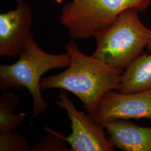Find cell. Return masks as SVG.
<instances>
[{
  "label": "cell",
  "mask_w": 151,
  "mask_h": 151,
  "mask_svg": "<svg viewBox=\"0 0 151 151\" xmlns=\"http://www.w3.org/2000/svg\"><path fill=\"white\" fill-rule=\"evenodd\" d=\"M65 49L70 56V65L62 73L43 78L40 89L60 88L72 92L92 117L104 96L110 91L117 90L123 71L84 54L72 39Z\"/></svg>",
  "instance_id": "6da1fadb"
},
{
  "label": "cell",
  "mask_w": 151,
  "mask_h": 151,
  "mask_svg": "<svg viewBox=\"0 0 151 151\" xmlns=\"http://www.w3.org/2000/svg\"><path fill=\"white\" fill-rule=\"evenodd\" d=\"M133 7L122 11L110 26L97 32L92 57L118 70L124 71L142 54L151 39V30L141 22Z\"/></svg>",
  "instance_id": "7a4b0ae2"
},
{
  "label": "cell",
  "mask_w": 151,
  "mask_h": 151,
  "mask_svg": "<svg viewBox=\"0 0 151 151\" xmlns=\"http://www.w3.org/2000/svg\"><path fill=\"white\" fill-rule=\"evenodd\" d=\"M19 55L16 63L0 65V88L4 91L11 88H27L33 99L32 118H37L48 107L42 96V76L49 70L67 68L70 56L67 52L53 54L44 52L35 43L32 33Z\"/></svg>",
  "instance_id": "3957f363"
},
{
  "label": "cell",
  "mask_w": 151,
  "mask_h": 151,
  "mask_svg": "<svg viewBox=\"0 0 151 151\" xmlns=\"http://www.w3.org/2000/svg\"><path fill=\"white\" fill-rule=\"evenodd\" d=\"M151 0H72L63 6L60 22L75 40L94 37L108 27L127 9L146 11Z\"/></svg>",
  "instance_id": "277c9868"
},
{
  "label": "cell",
  "mask_w": 151,
  "mask_h": 151,
  "mask_svg": "<svg viewBox=\"0 0 151 151\" xmlns=\"http://www.w3.org/2000/svg\"><path fill=\"white\" fill-rule=\"evenodd\" d=\"M56 104L66 110L71 122V134L65 139L70 151H113L114 146L105 135L104 127L88 114L78 110L67 94L61 90Z\"/></svg>",
  "instance_id": "5b68a950"
},
{
  "label": "cell",
  "mask_w": 151,
  "mask_h": 151,
  "mask_svg": "<svg viewBox=\"0 0 151 151\" xmlns=\"http://www.w3.org/2000/svg\"><path fill=\"white\" fill-rule=\"evenodd\" d=\"M92 118L101 124L120 119H151V90L128 93L110 91Z\"/></svg>",
  "instance_id": "8992f818"
},
{
  "label": "cell",
  "mask_w": 151,
  "mask_h": 151,
  "mask_svg": "<svg viewBox=\"0 0 151 151\" xmlns=\"http://www.w3.org/2000/svg\"><path fill=\"white\" fill-rule=\"evenodd\" d=\"M33 22L32 8L23 1L0 14V56L16 57L27 42Z\"/></svg>",
  "instance_id": "52a82bcc"
},
{
  "label": "cell",
  "mask_w": 151,
  "mask_h": 151,
  "mask_svg": "<svg viewBox=\"0 0 151 151\" xmlns=\"http://www.w3.org/2000/svg\"><path fill=\"white\" fill-rule=\"evenodd\" d=\"M113 146L125 151H151V127L116 120L102 124Z\"/></svg>",
  "instance_id": "ba28073f"
},
{
  "label": "cell",
  "mask_w": 151,
  "mask_h": 151,
  "mask_svg": "<svg viewBox=\"0 0 151 151\" xmlns=\"http://www.w3.org/2000/svg\"><path fill=\"white\" fill-rule=\"evenodd\" d=\"M151 90V54H141L121 75L116 91L128 93Z\"/></svg>",
  "instance_id": "9c48e42d"
},
{
  "label": "cell",
  "mask_w": 151,
  "mask_h": 151,
  "mask_svg": "<svg viewBox=\"0 0 151 151\" xmlns=\"http://www.w3.org/2000/svg\"><path fill=\"white\" fill-rule=\"evenodd\" d=\"M19 102V98L11 92L1 95L0 97V135L17 130L25 118V114L14 113Z\"/></svg>",
  "instance_id": "30bf717a"
},
{
  "label": "cell",
  "mask_w": 151,
  "mask_h": 151,
  "mask_svg": "<svg viewBox=\"0 0 151 151\" xmlns=\"http://www.w3.org/2000/svg\"><path fill=\"white\" fill-rule=\"evenodd\" d=\"M49 134L30 148L29 151H70L67 145L65 137L49 129Z\"/></svg>",
  "instance_id": "8fae6325"
},
{
  "label": "cell",
  "mask_w": 151,
  "mask_h": 151,
  "mask_svg": "<svg viewBox=\"0 0 151 151\" xmlns=\"http://www.w3.org/2000/svg\"><path fill=\"white\" fill-rule=\"evenodd\" d=\"M26 137L15 130L0 135V151H29Z\"/></svg>",
  "instance_id": "7c38bea8"
},
{
  "label": "cell",
  "mask_w": 151,
  "mask_h": 151,
  "mask_svg": "<svg viewBox=\"0 0 151 151\" xmlns=\"http://www.w3.org/2000/svg\"><path fill=\"white\" fill-rule=\"evenodd\" d=\"M52 1H55V2H56L57 3H58V4H61V3H62V2L64 1V0H52Z\"/></svg>",
  "instance_id": "4fadbf2b"
},
{
  "label": "cell",
  "mask_w": 151,
  "mask_h": 151,
  "mask_svg": "<svg viewBox=\"0 0 151 151\" xmlns=\"http://www.w3.org/2000/svg\"><path fill=\"white\" fill-rule=\"evenodd\" d=\"M150 48H151V41H150V44H149V45H148V46Z\"/></svg>",
  "instance_id": "5bb4252c"
},
{
  "label": "cell",
  "mask_w": 151,
  "mask_h": 151,
  "mask_svg": "<svg viewBox=\"0 0 151 151\" xmlns=\"http://www.w3.org/2000/svg\"><path fill=\"white\" fill-rule=\"evenodd\" d=\"M22 0H16V1L17 2V3H19V2H20L21 1H22Z\"/></svg>",
  "instance_id": "9a60e30c"
}]
</instances>
